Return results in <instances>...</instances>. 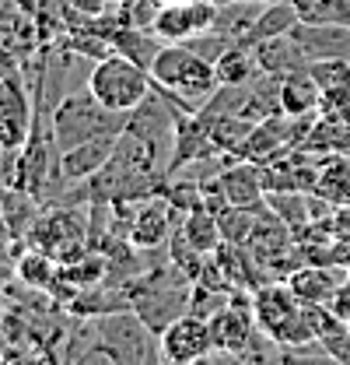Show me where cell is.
Masks as SVG:
<instances>
[{"instance_id": "4dcf8cb0", "label": "cell", "mask_w": 350, "mask_h": 365, "mask_svg": "<svg viewBox=\"0 0 350 365\" xmlns=\"http://www.w3.org/2000/svg\"><path fill=\"white\" fill-rule=\"evenodd\" d=\"M347 330H350V319H347Z\"/></svg>"}, {"instance_id": "2e32d148", "label": "cell", "mask_w": 350, "mask_h": 365, "mask_svg": "<svg viewBox=\"0 0 350 365\" xmlns=\"http://www.w3.org/2000/svg\"><path fill=\"white\" fill-rule=\"evenodd\" d=\"M295 39L305 49L308 63L312 60H333V56H347L350 60V29L344 25H308L298 21L295 29Z\"/></svg>"}, {"instance_id": "cb8c5ba5", "label": "cell", "mask_w": 350, "mask_h": 365, "mask_svg": "<svg viewBox=\"0 0 350 365\" xmlns=\"http://www.w3.org/2000/svg\"><path fill=\"white\" fill-rule=\"evenodd\" d=\"M291 4L298 11V21L350 29V0H291Z\"/></svg>"}, {"instance_id": "30bf717a", "label": "cell", "mask_w": 350, "mask_h": 365, "mask_svg": "<svg viewBox=\"0 0 350 365\" xmlns=\"http://www.w3.org/2000/svg\"><path fill=\"white\" fill-rule=\"evenodd\" d=\"M218 190L231 207H249V211H262L266 207V182H262V165L249 162V158H231L224 162L218 173Z\"/></svg>"}, {"instance_id": "d6986e66", "label": "cell", "mask_w": 350, "mask_h": 365, "mask_svg": "<svg viewBox=\"0 0 350 365\" xmlns=\"http://www.w3.org/2000/svg\"><path fill=\"white\" fill-rule=\"evenodd\" d=\"M280 109L284 116H312L322 109V88L308 67H298L280 78Z\"/></svg>"}, {"instance_id": "277c9868", "label": "cell", "mask_w": 350, "mask_h": 365, "mask_svg": "<svg viewBox=\"0 0 350 365\" xmlns=\"http://www.w3.org/2000/svg\"><path fill=\"white\" fill-rule=\"evenodd\" d=\"M88 91L112 113H133L151 91H154V81H151V71L133 63L130 56L123 53H109L102 60H95L91 74H88Z\"/></svg>"}, {"instance_id": "6da1fadb", "label": "cell", "mask_w": 350, "mask_h": 365, "mask_svg": "<svg viewBox=\"0 0 350 365\" xmlns=\"http://www.w3.org/2000/svg\"><path fill=\"white\" fill-rule=\"evenodd\" d=\"M161 173L154 169V151L133 137L130 130L120 134V144L112 151V158L105 162V169L98 176L88 180V190L95 193V200H109V204H123V200H144L161 193Z\"/></svg>"}, {"instance_id": "1f68e13d", "label": "cell", "mask_w": 350, "mask_h": 365, "mask_svg": "<svg viewBox=\"0 0 350 365\" xmlns=\"http://www.w3.org/2000/svg\"><path fill=\"white\" fill-rule=\"evenodd\" d=\"M120 4H123V0H120Z\"/></svg>"}, {"instance_id": "d4e9b609", "label": "cell", "mask_w": 350, "mask_h": 365, "mask_svg": "<svg viewBox=\"0 0 350 365\" xmlns=\"http://www.w3.org/2000/svg\"><path fill=\"white\" fill-rule=\"evenodd\" d=\"M262 211H266V207H262ZM262 211L231 207V204H228V207H221L218 215H214V218H218V228H221V239H224V242H231V246H245Z\"/></svg>"}, {"instance_id": "4fadbf2b", "label": "cell", "mask_w": 350, "mask_h": 365, "mask_svg": "<svg viewBox=\"0 0 350 365\" xmlns=\"http://www.w3.org/2000/svg\"><path fill=\"white\" fill-rule=\"evenodd\" d=\"M32 106L21 91L18 78H0V144H7L11 151H21L28 130H32Z\"/></svg>"}, {"instance_id": "8fae6325", "label": "cell", "mask_w": 350, "mask_h": 365, "mask_svg": "<svg viewBox=\"0 0 350 365\" xmlns=\"http://www.w3.org/2000/svg\"><path fill=\"white\" fill-rule=\"evenodd\" d=\"M120 134H123V130H105V134L88 137L81 144L60 151V173H63V180L88 182L91 176H98V173L105 169V162L112 158V151H116V144H120Z\"/></svg>"}, {"instance_id": "ffe728a7", "label": "cell", "mask_w": 350, "mask_h": 365, "mask_svg": "<svg viewBox=\"0 0 350 365\" xmlns=\"http://www.w3.org/2000/svg\"><path fill=\"white\" fill-rule=\"evenodd\" d=\"M214 71H218V81L224 88H245L256 78H262L260 63H256V49L242 39H235L221 49L218 60H214Z\"/></svg>"}, {"instance_id": "7402d4cb", "label": "cell", "mask_w": 350, "mask_h": 365, "mask_svg": "<svg viewBox=\"0 0 350 365\" xmlns=\"http://www.w3.org/2000/svg\"><path fill=\"white\" fill-rule=\"evenodd\" d=\"M266 207L284 222L291 225V232H298L302 225H308L315 218L312 211V193H302V190H266Z\"/></svg>"}, {"instance_id": "5b68a950", "label": "cell", "mask_w": 350, "mask_h": 365, "mask_svg": "<svg viewBox=\"0 0 350 365\" xmlns=\"http://www.w3.org/2000/svg\"><path fill=\"white\" fill-rule=\"evenodd\" d=\"M123 127H127V116L105 109L88 88L67 95L53 113V137H56L60 151L81 144L88 137H98L105 130H123Z\"/></svg>"}, {"instance_id": "f1b7e54d", "label": "cell", "mask_w": 350, "mask_h": 365, "mask_svg": "<svg viewBox=\"0 0 350 365\" xmlns=\"http://www.w3.org/2000/svg\"><path fill=\"white\" fill-rule=\"evenodd\" d=\"M11 264H7V246H4V239H0V277H11Z\"/></svg>"}, {"instance_id": "603a6c76", "label": "cell", "mask_w": 350, "mask_h": 365, "mask_svg": "<svg viewBox=\"0 0 350 365\" xmlns=\"http://www.w3.org/2000/svg\"><path fill=\"white\" fill-rule=\"evenodd\" d=\"M179 228H182V235H186V239L203 253V257H211L221 242H224V239H221V228H218L214 211H207L203 204H200V207H193V211H186Z\"/></svg>"}, {"instance_id": "9c48e42d", "label": "cell", "mask_w": 350, "mask_h": 365, "mask_svg": "<svg viewBox=\"0 0 350 365\" xmlns=\"http://www.w3.org/2000/svg\"><path fill=\"white\" fill-rule=\"evenodd\" d=\"M207 319H211L214 351H224V355H249L253 341L260 337V327H256V317H253V295L238 299L231 292V299L224 306H218Z\"/></svg>"}, {"instance_id": "3957f363", "label": "cell", "mask_w": 350, "mask_h": 365, "mask_svg": "<svg viewBox=\"0 0 350 365\" xmlns=\"http://www.w3.org/2000/svg\"><path fill=\"white\" fill-rule=\"evenodd\" d=\"M253 317L266 341L280 348H302L315 341V327L308 319V306L291 292L287 281H266L256 284L253 292Z\"/></svg>"}, {"instance_id": "ba28073f", "label": "cell", "mask_w": 350, "mask_h": 365, "mask_svg": "<svg viewBox=\"0 0 350 365\" xmlns=\"http://www.w3.org/2000/svg\"><path fill=\"white\" fill-rule=\"evenodd\" d=\"M218 4L214 0H172L158 7L154 18V36L161 43H193L207 32H214Z\"/></svg>"}, {"instance_id": "4316f807", "label": "cell", "mask_w": 350, "mask_h": 365, "mask_svg": "<svg viewBox=\"0 0 350 365\" xmlns=\"http://www.w3.org/2000/svg\"><path fill=\"white\" fill-rule=\"evenodd\" d=\"M109 4L112 0H63V7L70 11V14H78V18H102V14H109Z\"/></svg>"}, {"instance_id": "44dd1931", "label": "cell", "mask_w": 350, "mask_h": 365, "mask_svg": "<svg viewBox=\"0 0 350 365\" xmlns=\"http://www.w3.org/2000/svg\"><path fill=\"white\" fill-rule=\"evenodd\" d=\"M315 193H319L329 207H344V204H350V151L326 155V158L319 162Z\"/></svg>"}, {"instance_id": "8992f818", "label": "cell", "mask_w": 350, "mask_h": 365, "mask_svg": "<svg viewBox=\"0 0 350 365\" xmlns=\"http://www.w3.org/2000/svg\"><path fill=\"white\" fill-rule=\"evenodd\" d=\"M25 242L49 253L60 267H67V264L85 260L91 235H88V222L81 215H74L70 207H53V211L39 215V222L32 225Z\"/></svg>"}, {"instance_id": "9a60e30c", "label": "cell", "mask_w": 350, "mask_h": 365, "mask_svg": "<svg viewBox=\"0 0 350 365\" xmlns=\"http://www.w3.org/2000/svg\"><path fill=\"white\" fill-rule=\"evenodd\" d=\"M302 148L319 158L350 151V113L347 109H319Z\"/></svg>"}, {"instance_id": "52a82bcc", "label": "cell", "mask_w": 350, "mask_h": 365, "mask_svg": "<svg viewBox=\"0 0 350 365\" xmlns=\"http://www.w3.org/2000/svg\"><path fill=\"white\" fill-rule=\"evenodd\" d=\"M211 351H214V337H211L207 317L182 313L158 334V359L169 365L200 362V359H211Z\"/></svg>"}, {"instance_id": "f546056e", "label": "cell", "mask_w": 350, "mask_h": 365, "mask_svg": "<svg viewBox=\"0 0 350 365\" xmlns=\"http://www.w3.org/2000/svg\"><path fill=\"white\" fill-rule=\"evenodd\" d=\"M158 4H172V0H158Z\"/></svg>"}, {"instance_id": "e0dca14e", "label": "cell", "mask_w": 350, "mask_h": 365, "mask_svg": "<svg viewBox=\"0 0 350 365\" xmlns=\"http://www.w3.org/2000/svg\"><path fill=\"white\" fill-rule=\"evenodd\" d=\"M43 200L32 197L28 190L21 186H0V218H4V228L11 239H28L32 225L39 222V211Z\"/></svg>"}, {"instance_id": "7a4b0ae2", "label": "cell", "mask_w": 350, "mask_h": 365, "mask_svg": "<svg viewBox=\"0 0 350 365\" xmlns=\"http://www.w3.org/2000/svg\"><path fill=\"white\" fill-rule=\"evenodd\" d=\"M147 71H151L154 88L169 98H179L189 109L203 106L221 88L214 63L203 53H196L189 43H161Z\"/></svg>"}, {"instance_id": "5bb4252c", "label": "cell", "mask_w": 350, "mask_h": 365, "mask_svg": "<svg viewBox=\"0 0 350 365\" xmlns=\"http://www.w3.org/2000/svg\"><path fill=\"white\" fill-rule=\"evenodd\" d=\"M344 271L347 267H329V264H302L287 274L284 281L291 292L308 302V306H329V299L344 288Z\"/></svg>"}, {"instance_id": "ac0fdd59", "label": "cell", "mask_w": 350, "mask_h": 365, "mask_svg": "<svg viewBox=\"0 0 350 365\" xmlns=\"http://www.w3.org/2000/svg\"><path fill=\"white\" fill-rule=\"evenodd\" d=\"M253 49H256L260 74H277V78H284V74H291V71H298V67H308V56H305V49L298 46L295 32L270 36V39L256 43Z\"/></svg>"}, {"instance_id": "7c38bea8", "label": "cell", "mask_w": 350, "mask_h": 365, "mask_svg": "<svg viewBox=\"0 0 350 365\" xmlns=\"http://www.w3.org/2000/svg\"><path fill=\"white\" fill-rule=\"evenodd\" d=\"M172 218L175 207L165 193L144 197V204L137 207V215L130 218V246L133 250H154L165 239H172Z\"/></svg>"}, {"instance_id": "484cf974", "label": "cell", "mask_w": 350, "mask_h": 365, "mask_svg": "<svg viewBox=\"0 0 350 365\" xmlns=\"http://www.w3.org/2000/svg\"><path fill=\"white\" fill-rule=\"evenodd\" d=\"M14 271H18V277H21L25 284H32V288H49L53 277L60 274V264H56L49 253H43V250L32 246V250L14 264Z\"/></svg>"}, {"instance_id": "83f0119b", "label": "cell", "mask_w": 350, "mask_h": 365, "mask_svg": "<svg viewBox=\"0 0 350 365\" xmlns=\"http://www.w3.org/2000/svg\"><path fill=\"white\" fill-rule=\"evenodd\" d=\"M333 228H336V235L350 239V204H344V207H333Z\"/></svg>"}]
</instances>
